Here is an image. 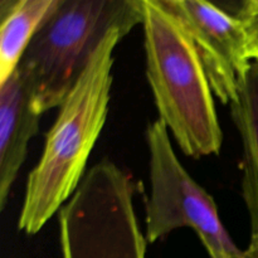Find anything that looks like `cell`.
<instances>
[{
	"label": "cell",
	"mask_w": 258,
	"mask_h": 258,
	"mask_svg": "<svg viewBox=\"0 0 258 258\" xmlns=\"http://www.w3.org/2000/svg\"><path fill=\"white\" fill-rule=\"evenodd\" d=\"M125 37L112 30L59 106L44 149L27 179L18 228L38 233L73 196L85 176L93 146L105 126L112 86L113 49Z\"/></svg>",
	"instance_id": "1"
},
{
	"label": "cell",
	"mask_w": 258,
	"mask_h": 258,
	"mask_svg": "<svg viewBox=\"0 0 258 258\" xmlns=\"http://www.w3.org/2000/svg\"><path fill=\"white\" fill-rule=\"evenodd\" d=\"M146 77L160 118L186 156L217 155L223 133L213 90L183 23L161 5L144 0Z\"/></svg>",
	"instance_id": "2"
},
{
	"label": "cell",
	"mask_w": 258,
	"mask_h": 258,
	"mask_svg": "<svg viewBox=\"0 0 258 258\" xmlns=\"http://www.w3.org/2000/svg\"><path fill=\"white\" fill-rule=\"evenodd\" d=\"M143 22L144 0H58L18 66L38 112L62 105L108 33Z\"/></svg>",
	"instance_id": "3"
},
{
	"label": "cell",
	"mask_w": 258,
	"mask_h": 258,
	"mask_svg": "<svg viewBox=\"0 0 258 258\" xmlns=\"http://www.w3.org/2000/svg\"><path fill=\"white\" fill-rule=\"evenodd\" d=\"M134 196V181L112 161L86 171L58 212L62 258H145Z\"/></svg>",
	"instance_id": "4"
},
{
	"label": "cell",
	"mask_w": 258,
	"mask_h": 258,
	"mask_svg": "<svg viewBox=\"0 0 258 258\" xmlns=\"http://www.w3.org/2000/svg\"><path fill=\"white\" fill-rule=\"evenodd\" d=\"M150 198L146 204V241L154 243L179 228L193 229L211 258H258V238L239 249L219 218L213 197L185 170L161 120L146 128Z\"/></svg>",
	"instance_id": "5"
},
{
	"label": "cell",
	"mask_w": 258,
	"mask_h": 258,
	"mask_svg": "<svg viewBox=\"0 0 258 258\" xmlns=\"http://www.w3.org/2000/svg\"><path fill=\"white\" fill-rule=\"evenodd\" d=\"M190 34L213 93L231 105L251 64L243 30L234 15L203 0H160Z\"/></svg>",
	"instance_id": "6"
},
{
	"label": "cell",
	"mask_w": 258,
	"mask_h": 258,
	"mask_svg": "<svg viewBox=\"0 0 258 258\" xmlns=\"http://www.w3.org/2000/svg\"><path fill=\"white\" fill-rule=\"evenodd\" d=\"M40 116L32 88L17 68L0 85V211L24 164L29 141L39 131Z\"/></svg>",
	"instance_id": "7"
},
{
	"label": "cell",
	"mask_w": 258,
	"mask_h": 258,
	"mask_svg": "<svg viewBox=\"0 0 258 258\" xmlns=\"http://www.w3.org/2000/svg\"><path fill=\"white\" fill-rule=\"evenodd\" d=\"M231 116L243 146L242 197L251 224V238H258V62H251L239 80Z\"/></svg>",
	"instance_id": "8"
},
{
	"label": "cell",
	"mask_w": 258,
	"mask_h": 258,
	"mask_svg": "<svg viewBox=\"0 0 258 258\" xmlns=\"http://www.w3.org/2000/svg\"><path fill=\"white\" fill-rule=\"evenodd\" d=\"M58 0L0 2V85L14 73L30 40Z\"/></svg>",
	"instance_id": "9"
},
{
	"label": "cell",
	"mask_w": 258,
	"mask_h": 258,
	"mask_svg": "<svg viewBox=\"0 0 258 258\" xmlns=\"http://www.w3.org/2000/svg\"><path fill=\"white\" fill-rule=\"evenodd\" d=\"M241 24L251 62H258V0H244L234 14Z\"/></svg>",
	"instance_id": "10"
}]
</instances>
